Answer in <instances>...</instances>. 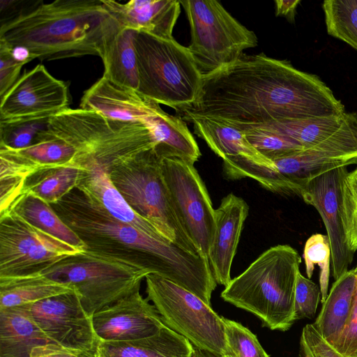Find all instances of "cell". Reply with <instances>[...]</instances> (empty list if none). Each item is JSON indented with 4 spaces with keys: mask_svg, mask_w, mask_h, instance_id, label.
Instances as JSON below:
<instances>
[{
    "mask_svg": "<svg viewBox=\"0 0 357 357\" xmlns=\"http://www.w3.org/2000/svg\"><path fill=\"white\" fill-rule=\"evenodd\" d=\"M344 112V105L319 76L261 53L243 54L204 75L196 101L181 113L259 126Z\"/></svg>",
    "mask_w": 357,
    "mask_h": 357,
    "instance_id": "1",
    "label": "cell"
},
{
    "mask_svg": "<svg viewBox=\"0 0 357 357\" xmlns=\"http://www.w3.org/2000/svg\"><path fill=\"white\" fill-rule=\"evenodd\" d=\"M50 205L86 249L158 274L204 301L215 289L208 258L153 238L115 219L77 189Z\"/></svg>",
    "mask_w": 357,
    "mask_h": 357,
    "instance_id": "2",
    "label": "cell"
},
{
    "mask_svg": "<svg viewBox=\"0 0 357 357\" xmlns=\"http://www.w3.org/2000/svg\"><path fill=\"white\" fill-rule=\"evenodd\" d=\"M121 29L101 0H56L31 6L1 23L0 40L25 47L33 59H102Z\"/></svg>",
    "mask_w": 357,
    "mask_h": 357,
    "instance_id": "3",
    "label": "cell"
},
{
    "mask_svg": "<svg viewBox=\"0 0 357 357\" xmlns=\"http://www.w3.org/2000/svg\"><path fill=\"white\" fill-rule=\"evenodd\" d=\"M301 263L300 255L291 246H273L231 279L220 296L256 315L263 326L288 331L296 321L294 291Z\"/></svg>",
    "mask_w": 357,
    "mask_h": 357,
    "instance_id": "4",
    "label": "cell"
},
{
    "mask_svg": "<svg viewBox=\"0 0 357 357\" xmlns=\"http://www.w3.org/2000/svg\"><path fill=\"white\" fill-rule=\"evenodd\" d=\"M45 130L74 149L70 165L80 169L96 163L107 172L116 162L157 144L142 122L110 119L82 108H67L54 115Z\"/></svg>",
    "mask_w": 357,
    "mask_h": 357,
    "instance_id": "5",
    "label": "cell"
},
{
    "mask_svg": "<svg viewBox=\"0 0 357 357\" xmlns=\"http://www.w3.org/2000/svg\"><path fill=\"white\" fill-rule=\"evenodd\" d=\"M139 84L143 96L176 109L196 101L203 75L188 47L174 38L164 39L137 31L135 38Z\"/></svg>",
    "mask_w": 357,
    "mask_h": 357,
    "instance_id": "6",
    "label": "cell"
},
{
    "mask_svg": "<svg viewBox=\"0 0 357 357\" xmlns=\"http://www.w3.org/2000/svg\"><path fill=\"white\" fill-rule=\"evenodd\" d=\"M107 172L115 188L137 214L168 241L200 255L176 216L163 178L161 157L155 146L116 162Z\"/></svg>",
    "mask_w": 357,
    "mask_h": 357,
    "instance_id": "7",
    "label": "cell"
},
{
    "mask_svg": "<svg viewBox=\"0 0 357 357\" xmlns=\"http://www.w3.org/2000/svg\"><path fill=\"white\" fill-rule=\"evenodd\" d=\"M41 274L78 291L86 313L93 314L140 288L150 273L116 258L86 249Z\"/></svg>",
    "mask_w": 357,
    "mask_h": 357,
    "instance_id": "8",
    "label": "cell"
},
{
    "mask_svg": "<svg viewBox=\"0 0 357 357\" xmlns=\"http://www.w3.org/2000/svg\"><path fill=\"white\" fill-rule=\"evenodd\" d=\"M255 180L273 192L300 195L312 178L332 169L357 165V112H346L341 126L316 145L273 161Z\"/></svg>",
    "mask_w": 357,
    "mask_h": 357,
    "instance_id": "9",
    "label": "cell"
},
{
    "mask_svg": "<svg viewBox=\"0 0 357 357\" xmlns=\"http://www.w3.org/2000/svg\"><path fill=\"white\" fill-rule=\"evenodd\" d=\"M188 19V47L202 73L206 75L238 59L257 45L255 32L235 19L218 1H179Z\"/></svg>",
    "mask_w": 357,
    "mask_h": 357,
    "instance_id": "10",
    "label": "cell"
},
{
    "mask_svg": "<svg viewBox=\"0 0 357 357\" xmlns=\"http://www.w3.org/2000/svg\"><path fill=\"white\" fill-rule=\"evenodd\" d=\"M147 299L165 325L185 337L195 348L219 357L227 355L222 317L201 298L158 274L145 278Z\"/></svg>",
    "mask_w": 357,
    "mask_h": 357,
    "instance_id": "11",
    "label": "cell"
},
{
    "mask_svg": "<svg viewBox=\"0 0 357 357\" xmlns=\"http://www.w3.org/2000/svg\"><path fill=\"white\" fill-rule=\"evenodd\" d=\"M84 251L31 225L11 210L0 213V277L41 273Z\"/></svg>",
    "mask_w": 357,
    "mask_h": 357,
    "instance_id": "12",
    "label": "cell"
},
{
    "mask_svg": "<svg viewBox=\"0 0 357 357\" xmlns=\"http://www.w3.org/2000/svg\"><path fill=\"white\" fill-rule=\"evenodd\" d=\"M155 148L176 216L199 254L208 258L215 220L206 185L193 163Z\"/></svg>",
    "mask_w": 357,
    "mask_h": 357,
    "instance_id": "13",
    "label": "cell"
},
{
    "mask_svg": "<svg viewBox=\"0 0 357 357\" xmlns=\"http://www.w3.org/2000/svg\"><path fill=\"white\" fill-rule=\"evenodd\" d=\"M22 306L52 342L91 356L98 353L100 341L92 317L82 307L77 290Z\"/></svg>",
    "mask_w": 357,
    "mask_h": 357,
    "instance_id": "14",
    "label": "cell"
},
{
    "mask_svg": "<svg viewBox=\"0 0 357 357\" xmlns=\"http://www.w3.org/2000/svg\"><path fill=\"white\" fill-rule=\"evenodd\" d=\"M69 101L66 84L38 64L24 72L1 97L0 122L50 119L68 108Z\"/></svg>",
    "mask_w": 357,
    "mask_h": 357,
    "instance_id": "15",
    "label": "cell"
},
{
    "mask_svg": "<svg viewBox=\"0 0 357 357\" xmlns=\"http://www.w3.org/2000/svg\"><path fill=\"white\" fill-rule=\"evenodd\" d=\"M347 172V167L326 172L310 180L299 195L307 204L316 208L324 223L335 280L348 271L354 254L347 245L341 219V181Z\"/></svg>",
    "mask_w": 357,
    "mask_h": 357,
    "instance_id": "16",
    "label": "cell"
},
{
    "mask_svg": "<svg viewBox=\"0 0 357 357\" xmlns=\"http://www.w3.org/2000/svg\"><path fill=\"white\" fill-rule=\"evenodd\" d=\"M140 288L92 316L100 342H126L157 334L164 326L155 306L140 294Z\"/></svg>",
    "mask_w": 357,
    "mask_h": 357,
    "instance_id": "17",
    "label": "cell"
},
{
    "mask_svg": "<svg viewBox=\"0 0 357 357\" xmlns=\"http://www.w3.org/2000/svg\"><path fill=\"white\" fill-rule=\"evenodd\" d=\"M249 206L241 197L229 193L215 209V228L208 260L217 284L226 287L231 281V268Z\"/></svg>",
    "mask_w": 357,
    "mask_h": 357,
    "instance_id": "18",
    "label": "cell"
},
{
    "mask_svg": "<svg viewBox=\"0 0 357 357\" xmlns=\"http://www.w3.org/2000/svg\"><path fill=\"white\" fill-rule=\"evenodd\" d=\"M101 2L122 28L164 39L173 38V29L181 6L177 0H131L125 3L101 0Z\"/></svg>",
    "mask_w": 357,
    "mask_h": 357,
    "instance_id": "19",
    "label": "cell"
},
{
    "mask_svg": "<svg viewBox=\"0 0 357 357\" xmlns=\"http://www.w3.org/2000/svg\"><path fill=\"white\" fill-rule=\"evenodd\" d=\"M157 104L135 90L102 77L84 91L80 107L97 112L110 119L146 124Z\"/></svg>",
    "mask_w": 357,
    "mask_h": 357,
    "instance_id": "20",
    "label": "cell"
},
{
    "mask_svg": "<svg viewBox=\"0 0 357 357\" xmlns=\"http://www.w3.org/2000/svg\"><path fill=\"white\" fill-rule=\"evenodd\" d=\"M75 189L115 219L153 238L168 241L151 222L130 207L111 181L108 172L98 164L91 163L82 169Z\"/></svg>",
    "mask_w": 357,
    "mask_h": 357,
    "instance_id": "21",
    "label": "cell"
},
{
    "mask_svg": "<svg viewBox=\"0 0 357 357\" xmlns=\"http://www.w3.org/2000/svg\"><path fill=\"white\" fill-rule=\"evenodd\" d=\"M182 114L185 121L192 123L195 134L222 160L243 158L274 169V163L258 152L240 129L215 119Z\"/></svg>",
    "mask_w": 357,
    "mask_h": 357,
    "instance_id": "22",
    "label": "cell"
},
{
    "mask_svg": "<svg viewBox=\"0 0 357 357\" xmlns=\"http://www.w3.org/2000/svg\"><path fill=\"white\" fill-rule=\"evenodd\" d=\"M195 347L167 326L157 334L132 341L100 342V357H192Z\"/></svg>",
    "mask_w": 357,
    "mask_h": 357,
    "instance_id": "23",
    "label": "cell"
},
{
    "mask_svg": "<svg viewBox=\"0 0 357 357\" xmlns=\"http://www.w3.org/2000/svg\"><path fill=\"white\" fill-rule=\"evenodd\" d=\"M50 343L22 306L0 309V357H31L36 347Z\"/></svg>",
    "mask_w": 357,
    "mask_h": 357,
    "instance_id": "24",
    "label": "cell"
},
{
    "mask_svg": "<svg viewBox=\"0 0 357 357\" xmlns=\"http://www.w3.org/2000/svg\"><path fill=\"white\" fill-rule=\"evenodd\" d=\"M357 280L347 271L333 283L321 311L312 325L331 346L335 343L351 315Z\"/></svg>",
    "mask_w": 357,
    "mask_h": 357,
    "instance_id": "25",
    "label": "cell"
},
{
    "mask_svg": "<svg viewBox=\"0 0 357 357\" xmlns=\"http://www.w3.org/2000/svg\"><path fill=\"white\" fill-rule=\"evenodd\" d=\"M76 290L41 273L0 277V309L19 307Z\"/></svg>",
    "mask_w": 357,
    "mask_h": 357,
    "instance_id": "26",
    "label": "cell"
},
{
    "mask_svg": "<svg viewBox=\"0 0 357 357\" xmlns=\"http://www.w3.org/2000/svg\"><path fill=\"white\" fill-rule=\"evenodd\" d=\"M137 31L122 28L107 47L102 58V77L126 88L137 91L139 79L135 38Z\"/></svg>",
    "mask_w": 357,
    "mask_h": 357,
    "instance_id": "27",
    "label": "cell"
},
{
    "mask_svg": "<svg viewBox=\"0 0 357 357\" xmlns=\"http://www.w3.org/2000/svg\"><path fill=\"white\" fill-rule=\"evenodd\" d=\"M159 105H156L146 125L157 144L165 145L179 158L194 164L200 158L201 152L185 121L165 112Z\"/></svg>",
    "mask_w": 357,
    "mask_h": 357,
    "instance_id": "28",
    "label": "cell"
},
{
    "mask_svg": "<svg viewBox=\"0 0 357 357\" xmlns=\"http://www.w3.org/2000/svg\"><path fill=\"white\" fill-rule=\"evenodd\" d=\"M8 210L13 211L31 225L70 245L86 250L82 239L61 220L51 205L43 200L22 194Z\"/></svg>",
    "mask_w": 357,
    "mask_h": 357,
    "instance_id": "29",
    "label": "cell"
},
{
    "mask_svg": "<svg viewBox=\"0 0 357 357\" xmlns=\"http://www.w3.org/2000/svg\"><path fill=\"white\" fill-rule=\"evenodd\" d=\"M345 114L346 112L337 116L287 119L250 126L278 133L295 141L305 149H308L335 132L342 124Z\"/></svg>",
    "mask_w": 357,
    "mask_h": 357,
    "instance_id": "30",
    "label": "cell"
},
{
    "mask_svg": "<svg viewBox=\"0 0 357 357\" xmlns=\"http://www.w3.org/2000/svg\"><path fill=\"white\" fill-rule=\"evenodd\" d=\"M82 170L73 166L40 169L27 178L22 194L55 204L76 188Z\"/></svg>",
    "mask_w": 357,
    "mask_h": 357,
    "instance_id": "31",
    "label": "cell"
},
{
    "mask_svg": "<svg viewBox=\"0 0 357 357\" xmlns=\"http://www.w3.org/2000/svg\"><path fill=\"white\" fill-rule=\"evenodd\" d=\"M45 130L38 133L28 147L13 150L38 170L71 166L75 153L74 149L63 141L49 135Z\"/></svg>",
    "mask_w": 357,
    "mask_h": 357,
    "instance_id": "32",
    "label": "cell"
},
{
    "mask_svg": "<svg viewBox=\"0 0 357 357\" xmlns=\"http://www.w3.org/2000/svg\"><path fill=\"white\" fill-rule=\"evenodd\" d=\"M322 8L328 34L357 50V0H326Z\"/></svg>",
    "mask_w": 357,
    "mask_h": 357,
    "instance_id": "33",
    "label": "cell"
},
{
    "mask_svg": "<svg viewBox=\"0 0 357 357\" xmlns=\"http://www.w3.org/2000/svg\"><path fill=\"white\" fill-rule=\"evenodd\" d=\"M229 125L242 130L251 145L273 162L277 159L305 149L295 141L270 130L250 126Z\"/></svg>",
    "mask_w": 357,
    "mask_h": 357,
    "instance_id": "34",
    "label": "cell"
},
{
    "mask_svg": "<svg viewBox=\"0 0 357 357\" xmlns=\"http://www.w3.org/2000/svg\"><path fill=\"white\" fill-rule=\"evenodd\" d=\"M303 258L307 278L310 279L312 276L315 264H317L320 268L319 288L323 303L328 294L331 259V250L327 235L321 234L312 235L305 244Z\"/></svg>",
    "mask_w": 357,
    "mask_h": 357,
    "instance_id": "35",
    "label": "cell"
},
{
    "mask_svg": "<svg viewBox=\"0 0 357 357\" xmlns=\"http://www.w3.org/2000/svg\"><path fill=\"white\" fill-rule=\"evenodd\" d=\"M341 219L349 250H357V168L341 181Z\"/></svg>",
    "mask_w": 357,
    "mask_h": 357,
    "instance_id": "36",
    "label": "cell"
},
{
    "mask_svg": "<svg viewBox=\"0 0 357 357\" xmlns=\"http://www.w3.org/2000/svg\"><path fill=\"white\" fill-rule=\"evenodd\" d=\"M227 355L233 357H269L257 336L248 328L234 320L222 317Z\"/></svg>",
    "mask_w": 357,
    "mask_h": 357,
    "instance_id": "37",
    "label": "cell"
},
{
    "mask_svg": "<svg viewBox=\"0 0 357 357\" xmlns=\"http://www.w3.org/2000/svg\"><path fill=\"white\" fill-rule=\"evenodd\" d=\"M49 119L13 123L0 122V146L11 149L28 147L38 133L47 128Z\"/></svg>",
    "mask_w": 357,
    "mask_h": 357,
    "instance_id": "38",
    "label": "cell"
},
{
    "mask_svg": "<svg viewBox=\"0 0 357 357\" xmlns=\"http://www.w3.org/2000/svg\"><path fill=\"white\" fill-rule=\"evenodd\" d=\"M319 286L304 277L299 271L297 274L294 291V319H312L317 312L320 300Z\"/></svg>",
    "mask_w": 357,
    "mask_h": 357,
    "instance_id": "39",
    "label": "cell"
},
{
    "mask_svg": "<svg viewBox=\"0 0 357 357\" xmlns=\"http://www.w3.org/2000/svg\"><path fill=\"white\" fill-rule=\"evenodd\" d=\"M298 357H341L335 349L325 341L314 326L307 324L303 328Z\"/></svg>",
    "mask_w": 357,
    "mask_h": 357,
    "instance_id": "40",
    "label": "cell"
},
{
    "mask_svg": "<svg viewBox=\"0 0 357 357\" xmlns=\"http://www.w3.org/2000/svg\"><path fill=\"white\" fill-rule=\"evenodd\" d=\"M0 97H2L19 79L24 65L13 55L12 47L0 40Z\"/></svg>",
    "mask_w": 357,
    "mask_h": 357,
    "instance_id": "41",
    "label": "cell"
},
{
    "mask_svg": "<svg viewBox=\"0 0 357 357\" xmlns=\"http://www.w3.org/2000/svg\"><path fill=\"white\" fill-rule=\"evenodd\" d=\"M332 347L341 357H357V283L351 315L337 340Z\"/></svg>",
    "mask_w": 357,
    "mask_h": 357,
    "instance_id": "42",
    "label": "cell"
},
{
    "mask_svg": "<svg viewBox=\"0 0 357 357\" xmlns=\"http://www.w3.org/2000/svg\"><path fill=\"white\" fill-rule=\"evenodd\" d=\"M84 353L77 352L64 349L56 344L50 343L36 347L31 357H95Z\"/></svg>",
    "mask_w": 357,
    "mask_h": 357,
    "instance_id": "43",
    "label": "cell"
},
{
    "mask_svg": "<svg viewBox=\"0 0 357 357\" xmlns=\"http://www.w3.org/2000/svg\"><path fill=\"white\" fill-rule=\"evenodd\" d=\"M300 0H276L275 15L285 17L289 22L295 20V15Z\"/></svg>",
    "mask_w": 357,
    "mask_h": 357,
    "instance_id": "44",
    "label": "cell"
},
{
    "mask_svg": "<svg viewBox=\"0 0 357 357\" xmlns=\"http://www.w3.org/2000/svg\"><path fill=\"white\" fill-rule=\"evenodd\" d=\"M192 357H219L210 352L195 348Z\"/></svg>",
    "mask_w": 357,
    "mask_h": 357,
    "instance_id": "45",
    "label": "cell"
},
{
    "mask_svg": "<svg viewBox=\"0 0 357 357\" xmlns=\"http://www.w3.org/2000/svg\"><path fill=\"white\" fill-rule=\"evenodd\" d=\"M354 274L357 280V266L353 269Z\"/></svg>",
    "mask_w": 357,
    "mask_h": 357,
    "instance_id": "46",
    "label": "cell"
},
{
    "mask_svg": "<svg viewBox=\"0 0 357 357\" xmlns=\"http://www.w3.org/2000/svg\"><path fill=\"white\" fill-rule=\"evenodd\" d=\"M221 357H233V356H229V355H225V356H221Z\"/></svg>",
    "mask_w": 357,
    "mask_h": 357,
    "instance_id": "47",
    "label": "cell"
},
{
    "mask_svg": "<svg viewBox=\"0 0 357 357\" xmlns=\"http://www.w3.org/2000/svg\"><path fill=\"white\" fill-rule=\"evenodd\" d=\"M95 357H100V356H99V355H98V354L97 353Z\"/></svg>",
    "mask_w": 357,
    "mask_h": 357,
    "instance_id": "48",
    "label": "cell"
}]
</instances>
